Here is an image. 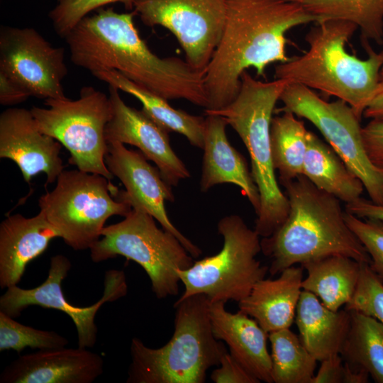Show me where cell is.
<instances>
[{"label":"cell","mask_w":383,"mask_h":383,"mask_svg":"<svg viewBox=\"0 0 383 383\" xmlns=\"http://www.w3.org/2000/svg\"><path fill=\"white\" fill-rule=\"evenodd\" d=\"M30 96L17 83L0 72V104L13 106L26 101Z\"/></svg>","instance_id":"74e56055"},{"label":"cell","mask_w":383,"mask_h":383,"mask_svg":"<svg viewBox=\"0 0 383 383\" xmlns=\"http://www.w3.org/2000/svg\"><path fill=\"white\" fill-rule=\"evenodd\" d=\"M383 92V65L381 67L379 75V82L377 89L376 95L377 94Z\"/></svg>","instance_id":"b9f144b4"},{"label":"cell","mask_w":383,"mask_h":383,"mask_svg":"<svg viewBox=\"0 0 383 383\" xmlns=\"http://www.w3.org/2000/svg\"><path fill=\"white\" fill-rule=\"evenodd\" d=\"M69 340L53 331H43L23 325L0 311V351L24 348L57 349L67 345Z\"/></svg>","instance_id":"4dcf8cb0"},{"label":"cell","mask_w":383,"mask_h":383,"mask_svg":"<svg viewBox=\"0 0 383 383\" xmlns=\"http://www.w3.org/2000/svg\"><path fill=\"white\" fill-rule=\"evenodd\" d=\"M369 377L370 374L366 371L353 370L344 362L343 383H367L369 382Z\"/></svg>","instance_id":"60d3db41"},{"label":"cell","mask_w":383,"mask_h":383,"mask_svg":"<svg viewBox=\"0 0 383 383\" xmlns=\"http://www.w3.org/2000/svg\"><path fill=\"white\" fill-rule=\"evenodd\" d=\"M279 111L304 118L321 133L348 168L360 179L370 200L383 204V172L369 158L364 146L360 119L345 101L329 102L311 89L287 83Z\"/></svg>","instance_id":"8fae6325"},{"label":"cell","mask_w":383,"mask_h":383,"mask_svg":"<svg viewBox=\"0 0 383 383\" xmlns=\"http://www.w3.org/2000/svg\"><path fill=\"white\" fill-rule=\"evenodd\" d=\"M379 169L382 171V172H383V166H382V167H379Z\"/></svg>","instance_id":"7bdbcfd3"},{"label":"cell","mask_w":383,"mask_h":383,"mask_svg":"<svg viewBox=\"0 0 383 383\" xmlns=\"http://www.w3.org/2000/svg\"><path fill=\"white\" fill-rule=\"evenodd\" d=\"M344 309L370 316L383 324V283L370 264L361 263L355 291Z\"/></svg>","instance_id":"1f68e13d"},{"label":"cell","mask_w":383,"mask_h":383,"mask_svg":"<svg viewBox=\"0 0 383 383\" xmlns=\"http://www.w3.org/2000/svg\"><path fill=\"white\" fill-rule=\"evenodd\" d=\"M47 108L30 110L38 128L70 152V164L79 170L113 179L105 163L108 143L105 129L112 113L109 96L93 87L81 89L79 97L45 100Z\"/></svg>","instance_id":"30bf717a"},{"label":"cell","mask_w":383,"mask_h":383,"mask_svg":"<svg viewBox=\"0 0 383 383\" xmlns=\"http://www.w3.org/2000/svg\"><path fill=\"white\" fill-rule=\"evenodd\" d=\"M103 371L102 357L88 348L38 350L8 365L0 383H91Z\"/></svg>","instance_id":"ac0fdd59"},{"label":"cell","mask_w":383,"mask_h":383,"mask_svg":"<svg viewBox=\"0 0 383 383\" xmlns=\"http://www.w3.org/2000/svg\"><path fill=\"white\" fill-rule=\"evenodd\" d=\"M302 174L318 189L345 204L361 197L365 189L360 179L335 150L309 131Z\"/></svg>","instance_id":"d4e9b609"},{"label":"cell","mask_w":383,"mask_h":383,"mask_svg":"<svg viewBox=\"0 0 383 383\" xmlns=\"http://www.w3.org/2000/svg\"><path fill=\"white\" fill-rule=\"evenodd\" d=\"M365 148L372 162L377 167L383 166V121L371 120L362 128Z\"/></svg>","instance_id":"d590c367"},{"label":"cell","mask_w":383,"mask_h":383,"mask_svg":"<svg viewBox=\"0 0 383 383\" xmlns=\"http://www.w3.org/2000/svg\"><path fill=\"white\" fill-rule=\"evenodd\" d=\"M59 1V0H58Z\"/></svg>","instance_id":"f6af8a7d"},{"label":"cell","mask_w":383,"mask_h":383,"mask_svg":"<svg viewBox=\"0 0 383 383\" xmlns=\"http://www.w3.org/2000/svg\"><path fill=\"white\" fill-rule=\"evenodd\" d=\"M345 220L365 248L370 258V267L383 283V221L362 220L345 210Z\"/></svg>","instance_id":"836d02e7"},{"label":"cell","mask_w":383,"mask_h":383,"mask_svg":"<svg viewBox=\"0 0 383 383\" xmlns=\"http://www.w3.org/2000/svg\"><path fill=\"white\" fill-rule=\"evenodd\" d=\"M307 133L302 121L289 111L273 117L270 126L272 163L282 184L303 174Z\"/></svg>","instance_id":"83f0119b"},{"label":"cell","mask_w":383,"mask_h":383,"mask_svg":"<svg viewBox=\"0 0 383 383\" xmlns=\"http://www.w3.org/2000/svg\"><path fill=\"white\" fill-rule=\"evenodd\" d=\"M303 266L284 270L275 279H262L238 302L239 311L253 318L267 333L289 328L302 291Z\"/></svg>","instance_id":"7402d4cb"},{"label":"cell","mask_w":383,"mask_h":383,"mask_svg":"<svg viewBox=\"0 0 383 383\" xmlns=\"http://www.w3.org/2000/svg\"><path fill=\"white\" fill-rule=\"evenodd\" d=\"M121 3L127 10H133V0H59L49 12L55 32L65 36L85 16L109 4Z\"/></svg>","instance_id":"d6a6232c"},{"label":"cell","mask_w":383,"mask_h":383,"mask_svg":"<svg viewBox=\"0 0 383 383\" xmlns=\"http://www.w3.org/2000/svg\"><path fill=\"white\" fill-rule=\"evenodd\" d=\"M380 54H381V55H382V58H383V51H382V52H380Z\"/></svg>","instance_id":"ee69618b"},{"label":"cell","mask_w":383,"mask_h":383,"mask_svg":"<svg viewBox=\"0 0 383 383\" xmlns=\"http://www.w3.org/2000/svg\"><path fill=\"white\" fill-rule=\"evenodd\" d=\"M282 185L289 203L288 216L272 235L261 239L262 252L270 259L271 275L331 255L370 265L368 252L345 220L338 199L304 174Z\"/></svg>","instance_id":"3957f363"},{"label":"cell","mask_w":383,"mask_h":383,"mask_svg":"<svg viewBox=\"0 0 383 383\" xmlns=\"http://www.w3.org/2000/svg\"><path fill=\"white\" fill-rule=\"evenodd\" d=\"M223 33L205 69L208 110L227 106L237 96L248 68L266 77L272 63H282L291 29L322 19L292 0H226Z\"/></svg>","instance_id":"7a4b0ae2"},{"label":"cell","mask_w":383,"mask_h":383,"mask_svg":"<svg viewBox=\"0 0 383 383\" xmlns=\"http://www.w3.org/2000/svg\"><path fill=\"white\" fill-rule=\"evenodd\" d=\"M83 18L65 36L70 60L91 74L115 70L136 84L166 99H185L207 109L205 70L178 57L152 52L136 28L133 11L101 8Z\"/></svg>","instance_id":"6da1fadb"},{"label":"cell","mask_w":383,"mask_h":383,"mask_svg":"<svg viewBox=\"0 0 383 383\" xmlns=\"http://www.w3.org/2000/svg\"><path fill=\"white\" fill-rule=\"evenodd\" d=\"M58 231L40 212L26 218L20 213L7 216L0 224V287L17 285L28 264L58 238Z\"/></svg>","instance_id":"ffe728a7"},{"label":"cell","mask_w":383,"mask_h":383,"mask_svg":"<svg viewBox=\"0 0 383 383\" xmlns=\"http://www.w3.org/2000/svg\"><path fill=\"white\" fill-rule=\"evenodd\" d=\"M343 375L344 362L340 355L336 354L321 361L311 383H343Z\"/></svg>","instance_id":"8d00e7d4"},{"label":"cell","mask_w":383,"mask_h":383,"mask_svg":"<svg viewBox=\"0 0 383 383\" xmlns=\"http://www.w3.org/2000/svg\"><path fill=\"white\" fill-rule=\"evenodd\" d=\"M92 74L135 97L142 104V110L167 132H177L184 135L192 145L203 149L206 118L173 108L166 99L136 84L117 71L106 70Z\"/></svg>","instance_id":"cb8c5ba5"},{"label":"cell","mask_w":383,"mask_h":383,"mask_svg":"<svg viewBox=\"0 0 383 383\" xmlns=\"http://www.w3.org/2000/svg\"><path fill=\"white\" fill-rule=\"evenodd\" d=\"M148 160L140 150H129L119 142L108 143L106 165L126 188L118 190L116 198L148 213L162 228L174 234L194 258L198 257L201 250L172 224L165 210V201H174L172 187Z\"/></svg>","instance_id":"9a60e30c"},{"label":"cell","mask_w":383,"mask_h":383,"mask_svg":"<svg viewBox=\"0 0 383 383\" xmlns=\"http://www.w3.org/2000/svg\"><path fill=\"white\" fill-rule=\"evenodd\" d=\"M345 210L360 218L377 219L383 221V204L362 197L346 204Z\"/></svg>","instance_id":"f35d334b"},{"label":"cell","mask_w":383,"mask_h":383,"mask_svg":"<svg viewBox=\"0 0 383 383\" xmlns=\"http://www.w3.org/2000/svg\"><path fill=\"white\" fill-rule=\"evenodd\" d=\"M362 116L383 121V92L374 96L365 109Z\"/></svg>","instance_id":"ab89813d"},{"label":"cell","mask_w":383,"mask_h":383,"mask_svg":"<svg viewBox=\"0 0 383 383\" xmlns=\"http://www.w3.org/2000/svg\"><path fill=\"white\" fill-rule=\"evenodd\" d=\"M361 263L343 255H331L301 264L307 272L303 290L315 294L328 309L337 311L353 297Z\"/></svg>","instance_id":"484cf974"},{"label":"cell","mask_w":383,"mask_h":383,"mask_svg":"<svg viewBox=\"0 0 383 383\" xmlns=\"http://www.w3.org/2000/svg\"><path fill=\"white\" fill-rule=\"evenodd\" d=\"M109 94L113 113L105 129L107 143L119 142L137 147L157 165L170 187L190 177L187 167L171 147L169 132L143 110L127 105L117 88L109 85Z\"/></svg>","instance_id":"2e32d148"},{"label":"cell","mask_w":383,"mask_h":383,"mask_svg":"<svg viewBox=\"0 0 383 383\" xmlns=\"http://www.w3.org/2000/svg\"><path fill=\"white\" fill-rule=\"evenodd\" d=\"M209 299L202 294L174 304V331L162 347L151 348L133 338L127 383H204L227 350L213 333Z\"/></svg>","instance_id":"5b68a950"},{"label":"cell","mask_w":383,"mask_h":383,"mask_svg":"<svg viewBox=\"0 0 383 383\" xmlns=\"http://www.w3.org/2000/svg\"><path fill=\"white\" fill-rule=\"evenodd\" d=\"M133 11L147 26H160L177 40L186 60L205 70L221 38L226 0H133Z\"/></svg>","instance_id":"7c38bea8"},{"label":"cell","mask_w":383,"mask_h":383,"mask_svg":"<svg viewBox=\"0 0 383 383\" xmlns=\"http://www.w3.org/2000/svg\"><path fill=\"white\" fill-rule=\"evenodd\" d=\"M219 367L213 370L211 379L215 383H260L226 350Z\"/></svg>","instance_id":"e575fe53"},{"label":"cell","mask_w":383,"mask_h":383,"mask_svg":"<svg viewBox=\"0 0 383 383\" xmlns=\"http://www.w3.org/2000/svg\"><path fill=\"white\" fill-rule=\"evenodd\" d=\"M295 321L302 343L321 362L340 354L349 330L350 315L345 309L334 311L328 309L315 294L302 290Z\"/></svg>","instance_id":"603a6c76"},{"label":"cell","mask_w":383,"mask_h":383,"mask_svg":"<svg viewBox=\"0 0 383 383\" xmlns=\"http://www.w3.org/2000/svg\"><path fill=\"white\" fill-rule=\"evenodd\" d=\"M310 13L324 19H341L355 24L362 43L383 45V0H292Z\"/></svg>","instance_id":"f1b7e54d"},{"label":"cell","mask_w":383,"mask_h":383,"mask_svg":"<svg viewBox=\"0 0 383 383\" xmlns=\"http://www.w3.org/2000/svg\"><path fill=\"white\" fill-rule=\"evenodd\" d=\"M226 302L210 304L214 337L225 342L231 355L260 382L272 383V358L267 350L268 333L252 317L226 310Z\"/></svg>","instance_id":"d6986e66"},{"label":"cell","mask_w":383,"mask_h":383,"mask_svg":"<svg viewBox=\"0 0 383 383\" xmlns=\"http://www.w3.org/2000/svg\"><path fill=\"white\" fill-rule=\"evenodd\" d=\"M71 267V262L66 256H52L46 279L33 289H22L17 285L7 288L0 297V311L15 318L31 306L61 311L70 316L75 326L78 347L91 348L97 339L96 315L104 304L115 301L127 294L126 276L121 270L106 272L101 298L89 306H75L67 301L62 289V282Z\"/></svg>","instance_id":"4fadbf2b"},{"label":"cell","mask_w":383,"mask_h":383,"mask_svg":"<svg viewBox=\"0 0 383 383\" xmlns=\"http://www.w3.org/2000/svg\"><path fill=\"white\" fill-rule=\"evenodd\" d=\"M287 84L279 79L257 80L245 71L238 94L230 104L218 110L204 111L206 115L221 116L248 150L251 174L260 194L255 230L261 238L272 235L285 221L289 211L288 198L275 175L270 144L272 113Z\"/></svg>","instance_id":"8992f818"},{"label":"cell","mask_w":383,"mask_h":383,"mask_svg":"<svg viewBox=\"0 0 383 383\" xmlns=\"http://www.w3.org/2000/svg\"><path fill=\"white\" fill-rule=\"evenodd\" d=\"M353 23L324 19L315 23L305 36L309 50L274 68L275 79L318 89L347 103L361 120L376 95L383 58L363 43L368 53L363 60L346 50L357 29Z\"/></svg>","instance_id":"277c9868"},{"label":"cell","mask_w":383,"mask_h":383,"mask_svg":"<svg viewBox=\"0 0 383 383\" xmlns=\"http://www.w3.org/2000/svg\"><path fill=\"white\" fill-rule=\"evenodd\" d=\"M119 189L105 177L77 170H63L55 188L38 200L40 211L74 250H85L101 237L107 219L132 209L116 198Z\"/></svg>","instance_id":"ba28073f"},{"label":"cell","mask_w":383,"mask_h":383,"mask_svg":"<svg viewBox=\"0 0 383 383\" xmlns=\"http://www.w3.org/2000/svg\"><path fill=\"white\" fill-rule=\"evenodd\" d=\"M350 315L349 330L340 350L350 368L365 370L377 383H383V324L356 311Z\"/></svg>","instance_id":"4316f807"},{"label":"cell","mask_w":383,"mask_h":383,"mask_svg":"<svg viewBox=\"0 0 383 383\" xmlns=\"http://www.w3.org/2000/svg\"><path fill=\"white\" fill-rule=\"evenodd\" d=\"M271 343L272 378L274 383H311L316 359L289 328L268 333Z\"/></svg>","instance_id":"f546056e"},{"label":"cell","mask_w":383,"mask_h":383,"mask_svg":"<svg viewBox=\"0 0 383 383\" xmlns=\"http://www.w3.org/2000/svg\"><path fill=\"white\" fill-rule=\"evenodd\" d=\"M67 71L63 48L53 47L34 28L1 26L0 72L30 96L65 98Z\"/></svg>","instance_id":"5bb4252c"},{"label":"cell","mask_w":383,"mask_h":383,"mask_svg":"<svg viewBox=\"0 0 383 383\" xmlns=\"http://www.w3.org/2000/svg\"><path fill=\"white\" fill-rule=\"evenodd\" d=\"M89 250L94 262L121 255L138 263L160 299L178 294L181 282L177 271L194 263L179 239L158 228L155 219L140 209L132 208L123 221L105 226L101 238Z\"/></svg>","instance_id":"52a82bcc"},{"label":"cell","mask_w":383,"mask_h":383,"mask_svg":"<svg viewBox=\"0 0 383 383\" xmlns=\"http://www.w3.org/2000/svg\"><path fill=\"white\" fill-rule=\"evenodd\" d=\"M206 116L201 192H206L217 184H233L240 187L257 213L260 204L258 189L244 157L228 140L227 123L218 115Z\"/></svg>","instance_id":"44dd1931"},{"label":"cell","mask_w":383,"mask_h":383,"mask_svg":"<svg viewBox=\"0 0 383 383\" xmlns=\"http://www.w3.org/2000/svg\"><path fill=\"white\" fill-rule=\"evenodd\" d=\"M61 145L39 131L30 110L11 107L1 113L0 157L13 161L26 182L40 172L46 174L45 185L57 181L65 167Z\"/></svg>","instance_id":"e0dca14e"},{"label":"cell","mask_w":383,"mask_h":383,"mask_svg":"<svg viewBox=\"0 0 383 383\" xmlns=\"http://www.w3.org/2000/svg\"><path fill=\"white\" fill-rule=\"evenodd\" d=\"M217 229L223 239L220 252L177 271L184 287L179 299L202 294L211 302H239L269 272V267L257 259L262 252L260 236L240 216L223 217Z\"/></svg>","instance_id":"9c48e42d"}]
</instances>
